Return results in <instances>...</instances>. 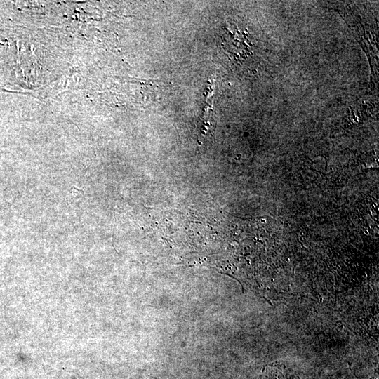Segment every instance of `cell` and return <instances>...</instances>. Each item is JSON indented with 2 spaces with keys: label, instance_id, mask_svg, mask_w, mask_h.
Segmentation results:
<instances>
[{
  "label": "cell",
  "instance_id": "1",
  "mask_svg": "<svg viewBox=\"0 0 379 379\" xmlns=\"http://www.w3.org/2000/svg\"><path fill=\"white\" fill-rule=\"evenodd\" d=\"M262 379H300L282 363H274L265 367Z\"/></svg>",
  "mask_w": 379,
  "mask_h": 379
},
{
  "label": "cell",
  "instance_id": "2",
  "mask_svg": "<svg viewBox=\"0 0 379 379\" xmlns=\"http://www.w3.org/2000/svg\"><path fill=\"white\" fill-rule=\"evenodd\" d=\"M84 192L81 189H79L76 186L73 185L72 186L67 195V201H71V204L76 199L77 197L81 195V194H84Z\"/></svg>",
  "mask_w": 379,
  "mask_h": 379
}]
</instances>
